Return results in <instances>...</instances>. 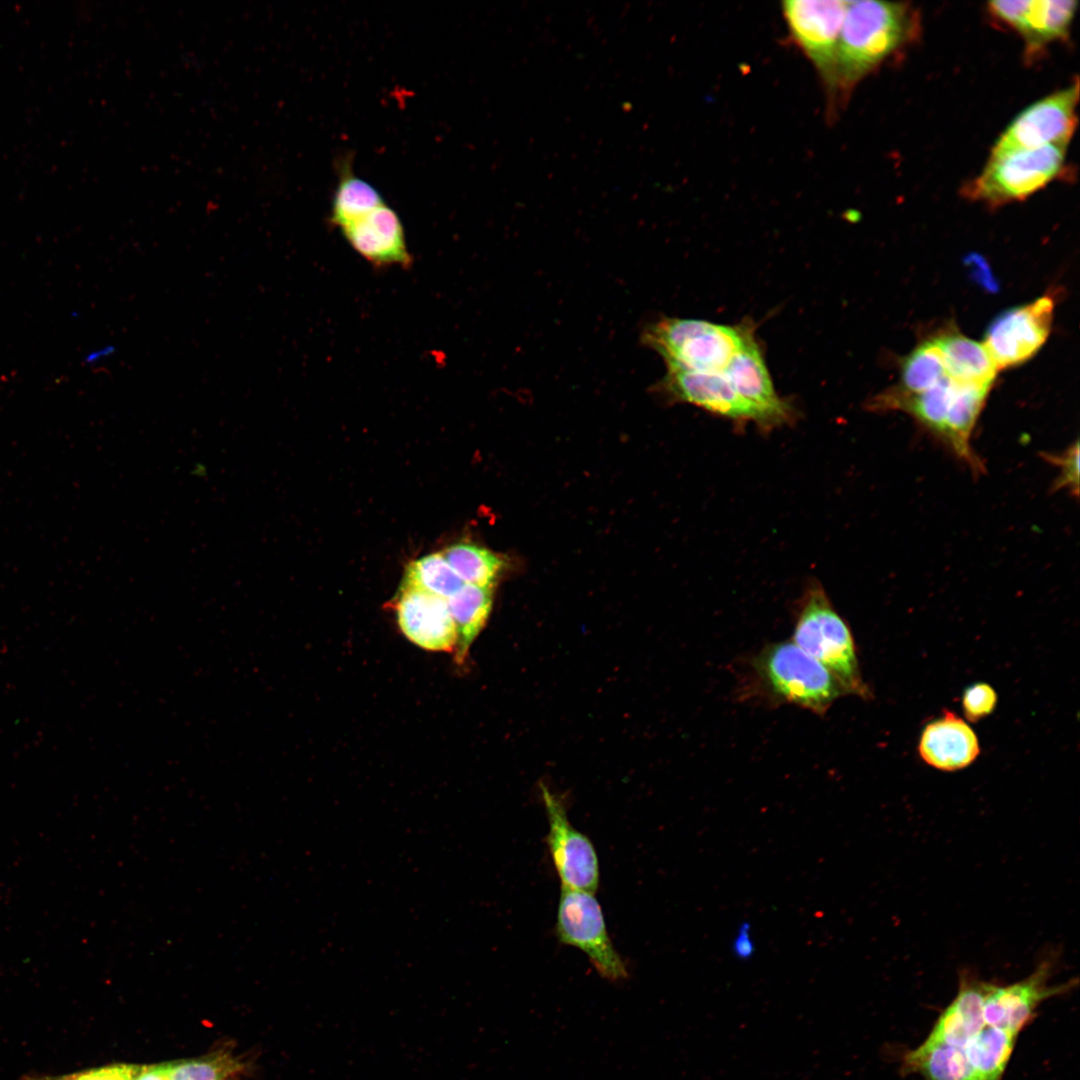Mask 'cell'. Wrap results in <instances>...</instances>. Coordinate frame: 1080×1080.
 Listing matches in <instances>:
<instances>
[{
	"label": "cell",
	"mask_w": 1080,
	"mask_h": 1080,
	"mask_svg": "<svg viewBox=\"0 0 1080 1080\" xmlns=\"http://www.w3.org/2000/svg\"><path fill=\"white\" fill-rule=\"evenodd\" d=\"M917 16L908 3L848 1L835 67V107L885 59L911 39Z\"/></svg>",
	"instance_id": "cell-1"
},
{
	"label": "cell",
	"mask_w": 1080,
	"mask_h": 1080,
	"mask_svg": "<svg viewBox=\"0 0 1080 1080\" xmlns=\"http://www.w3.org/2000/svg\"><path fill=\"white\" fill-rule=\"evenodd\" d=\"M792 641L833 675L844 695L864 699L871 696L861 674L852 632L815 580L800 601Z\"/></svg>",
	"instance_id": "cell-2"
},
{
	"label": "cell",
	"mask_w": 1080,
	"mask_h": 1080,
	"mask_svg": "<svg viewBox=\"0 0 1080 1080\" xmlns=\"http://www.w3.org/2000/svg\"><path fill=\"white\" fill-rule=\"evenodd\" d=\"M752 333L746 323L729 326L663 317L643 330L641 341L662 357L666 368L722 372Z\"/></svg>",
	"instance_id": "cell-3"
},
{
	"label": "cell",
	"mask_w": 1080,
	"mask_h": 1080,
	"mask_svg": "<svg viewBox=\"0 0 1080 1080\" xmlns=\"http://www.w3.org/2000/svg\"><path fill=\"white\" fill-rule=\"evenodd\" d=\"M751 666L771 698L815 714H825L844 695L833 675L792 640L767 645Z\"/></svg>",
	"instance_id": "cell-4"
},
{
	"label": "cell",
	"mask_w": 1080,
	"mask_h": 1080,
	"mask_svg": "<svg viewBox=\"0 0 1080 1080\" xmlns=\"http://www.w3.org/2000/svg\"><path fill=\"white\" fill-rule=\"evenodd\" d=\"M1066 144L1019 150L990 157L964 190L970 199L998 206L1022 200L1051 182L1061 171Z\"/></svg>",
	"instance_id": "cell-5"
},
{
	"label": "cell",
	"mask_w": 1080,
	"mask_h": 1080,
	"mask_svg": "<svg viewBox=\"0 0 1080 1080\" xmlns=\"http://www.w3.org/2000/svg\"><path fill=\"white\" fill-rule=\"evenodd\" d=\"M847 4L844 0H786L781 7L792 41L823 83L831 116L836 112V56Z\"/></svg>",
	"instance_id": "cell-6"
},
{
	"label": "cell",
	"mask_w": 1080,
	"mask_h": 1080,
	"mask_svg": "<svg viewBox=\"0 0 1080 1080\" xmlns=\"http://www.w3.org/2000/svg\"><path fill=\"white\" fill-rule=\"evenodd\" d=\"M555 930L559 941L584 952L606 981L620 983L629 978L627 965L608 934L594 893L562 888Z\"/></svg>",
	"instance_id": "cell-7"
},
{
	"label": "cell",
	"mask_w": 1080,
	"mask_h": 1080,
	"mask_svg": "<svg viewBox=\"0 0 1080 1080\" xmlns=\"http://www.w3.org/2000/svg\"><path fill=\"white\" fill-rule=\"evenodd\" d=\"M1079 84L1058 90L1025 108L1002 132L990 157L1053 144L1068 145L1077 125Z\"/></svg>",
	"instance_id": "cell-8"
},
{
	"label": "cell",
	"mask_w": 1080,
	"mask_h": 1080,
	"mask_svg": "<svg viewBox=\"0 0 1080 1080\" xmlns=\"http://www.w3.org/2000/svg\"><path fill=\"white\" fill-rule=\"evenodd\" d=\"M548 819L546 843L562 888L595 893L599 861L593 843L569 821L563 801L540 785Z\"/></svg>",
	"instance_id": "cell-9"
},
{
	"label": "cell",
	"mask_w": 1080,
	"mask_h": 1080,
	"mask_svg": "<svg viewBox=\"0 0 1080 1080\" xmlns=\"http://www.w3.org/2000/svg\"><path fill=\"white\" fill-rule=\"evenodd\" d=\"M1053 308L1052 299L1044 296L994 319L983 345L997 370L1023 363L1041 348L1050 332Z\"/></svg>",
	"instance_id": "cell-10"
},
{
	"label": "cell",
	"mask_w": 1080,
	"mask_h": 1080,
	"mask_svg": "<svg viewBox=\"0 0 1080 1080\" xmlns=\"http://www.w3.org/2000/svg\"><path fill=\"white\" fill-rule=\"evenodd\" d=\"M654 391L669 402L689 403L737 424L755 423V409L734 389L723 372H699L666 368Z\"/></svg>",
	"instance_id": "cell-11"
},
{
	"label": "cell",
	"mask_w": 1080,
	"mask_h": 1080,
	"mask_svg": "<svg viewBox=\"0 0 1080 1080\" xmlns=\"http://www.w3.org/2000/svg\"><path fill=\"white\" fill-rule=\"evenodd\" d=\"M1053 967V961L1046 958L1021 981L1008 985L991 983L984 1002L985 1023L1018 1035L1043 1001L1066 993L1077 984L1070 980L1049 985Z\"/></svg>",
	"instance_id": "cell-12"
},
{
	"label": "cell",
	"mask_w": 1080,
	"mask_h": 1080,
	"mask_svg": "<svg viewBox=\"0 0 1080 1080\" xmlns=\"http://www.w3.org/2000/svg\"><path fill=\"white\" fill-rule=\"evenodd\" d=\"M722 372L737 393L755 409L761 430L769 431L796 420L794 407L774 389L754 333Z\"/></svg>",
	"instance_id": "cell-13"
},
{
	"label": "cell",
	"mask_w": 1080,
	"mask_h": 1080,
	"mask_svg": "<svg viewBox=\"0 0 1080 1080\" xmlns=\"http://www.w3.org/2000/svg\"><path fill=\"white\" fill-rule=\"evenodd\" d=\"M1077 2L1070 0H1015L988 3L990 14L1014 29L1032 53L1058 39L1070 29Z\"/></svg>",
	"instance_id": "cell-14"
},
{
	"label": "cell",
	"mask_w": 1080,
	"mask_h": 1080,
	"mask_svg": "<svg viewBox=\"0 0 1080 1080\" xmlns=\"http://www.w3.org/2000/svg\"><path fill=\"white\" fill-rule=\"evenodd\" d=\"M395 610L401 632L418 647L436 652L456 648L457 632L446 599L401 586Z\"/></svg>",
	"instance_id": "cell-15"
},
{
	"label": "cell",
	"mask_w": 1080,
	"mask_h": 1080,
	"mask_svg": "<svg viewBox=\"0 0 1080 1080\" xmlns=\"http://www.w3.org/2000/svg\"><path fill=\"white\" fill-rule=\"evenodd\" d=\"M918 752L929 766L953 772L970 766L980 754L977 734L950 710L928 722L921 731Z\"/></svg>",
	"instance_id": "cell-16"
},
{
	"label": "cell",
	"mask_w": 1080,
	"mask_h": 1080,
	"mask_svg": "<svg viewBox=\"0 0 1080 1080\" xmlns=\"http://www.w3.org/2000/svg\"><path fill=\"white\" fill-rule=\"evenodd\" d=\"M341 230L351 247L371 263L407 266L411 262L401 220L385 203Z\"/></svg>",
	"instance_id": "cell-17"
},
{
	"label": "cell",
	"mask_w": 1080,
	"mask_h": 1080,
	"mask_svg": "<svg viewBox=\"0 0 1080 1080\" xmlns=\"http://www.w3.org/2000/svg\"><path fill=\"white\" fill-rule=\"evenodd\" d=\"M990 986L991 982L961 972L955 998L940 1015L927 1039L964 1048L986 1025L984 1002Z\"/></svg>",
	"instance_id": "cell-18"
},
{
	"label": "cell",
	"mask_w": 1080,
	"mask_h": 1080,
	"mask_svg": "<svg viewBox=\"0 0 1080 1080\" xmlns=\"http://www.w3.org/2000/svg\"><path fill=\"white\" fill-rule=\"evenodd\" d=\"M990 388L988 385L957 383L942 437V441L976 472L982 470V464L969 441Z\"/></svg>",
	"instance_id": "cell-19"
},
{
	"label": "cell",
	"mask_w": 1080,
	"mask_h": 1080,
	"mask_svg": "<svg viewBox=\"0 0 1080 1080\" xmlns=\"http://www.w3.org/2000/svg\"><path fill=\"white\" fill-rule=\"evenodd\" d=\"M949 377L959 383L991 386L997 368L983 344L960 334L934 339Z\"/></svg>",
	"instance_id": "cell-20"
},
{
	"label": "cell",
	"mask_w": 1080,
	"mask_h": 1080,
	"mask_svg": "<svg viewBox=\"0 0 1080 1080\" xmlns=\"http://www.w3.org/2000/svg\"><path fill=\"white\" fill-rule=\"evenodd\" d=\"M903 1067L925 1080H980L963 1048L928 1039L905 1055Z\"/></svg>",
	"instance_id": "cell-21"
},
{
	"label": "cell",
	"mask_w": 1080,
	"mask_h": 1080,
	"mask_svg": "<svg viewBox=\"0 0 1080 1080\" xmlns=\"http://www.w3.org/2000/svg\"><path fill=\"white\" fill-rule=\"evenodd\" d=\"M493 602V587L463 586L447 599L457 632L456 658L463 661L472 642L486 624Z\"/></svg>",
	"instance_id": "cell-22"
},
{
	"label": "cell",
	"mask_w": 1080,
	"mask_h": 1080,
	"mask_svg": "<svg viewBox=\"0 0 1080 1080\" xmlns=\"http://www.w3.org/2000/svg\"><path fill=\"white\" fill-rule=\"evenodd\" d=\"M1017 1035L985 1025L963 1048L980 1080H1001L1013 1052Z\"/></svg>",
	"instance_id": "cell-23"
},
{
	"label": "cell",
	"mask_w": 1080,
	"mask_h": 1080,
	"mask_svg": "<svg viewBox=\"0 0 1080 1080\" xmlns=\"http://www.w3.org/2000/svg\"><path fill=\"white\" fill-rule=\"evenodd\" d=\"M442 553L465 584L493 587L506 566L501 555L474 543H455Z\"/></svg>",
	"instance_id": "cell-24"
},
{
	"label": "cell",
	"mask_w": 1080,
	"mask_h": 1080,
	"mask_svg": "<svg viewBox=\"0 0 1080 1080\" xmlns=\"http://www.w3.org/2000/svg\"><path fill=\"white\" fill-rule=\"evenodd\" d=\"M382 203L383 199L375 187L354 175L350 169H343L332 200L331 222L342 229Z\"/></svg>",
	"instance_id": "cell-25"
},
{
	"label": "cell",
	"mask_w": 1080,
	"mask_h": 1080,
	"mask_svg": "<svg viewBox=\"0 0 1080 1080\" xmlns=\"http://www.w3.org/2000/svg\"><path fill=\"white\" fill-rule=\"evenodd\" d=\"M463 584L443 553L436 552L410 562L402 586L420 589L447 600Z\"/></svg>",
	"instance_id": "cell-26"
},
{
	"label": "cell",
	"mask_w": 1080,
	"mask_h": 1080,
	"mask_svg": "<svg viewBox=\"0 0 1080 1080\" xmlns=\"http://www.w3.org/2000/svg\"><path fill=\"white\" fill-rule=\"evenodd\" d=\"M946 370L940 350L934 340L919 345L905 360L898 393L913 395L921 393L944 376Z\"/></svg>",
	"instance_id": "cell-27"
},
{
	"label": "cell",
	"mask_w": 1080,
	"mask_h": 1080,
	"mask_svg": "<svg viewBox=\"0 0 1080 1080\" xmlns=\"http://www.w3.org/2000/svg\"><path fill=\"white\" fill-rule=\"evenodd\" d=\"M167 1080H232L243 1064L228 1053L165 1064Z\"/></svg>",
	"instance_id": "cell-28"
},
{
	"label": "cell",
	"mask_w": 1080,
	"mask_h": 1080,
	"mask_svg": "<svg viewBox=\"0 0 1080 1080\" xmlns=\"http://www.w3.org/2000/svg\"><path fill=\"white\" fill-rule=\"evenodd\" d=\"M961 702L965 718L969 722H978L993 713L998 695L988 683L976 682L965 688Z\"/></svg>",
	"instance_id": "cell-29"
},
{
	"label": "cell",
	"mask_w": 1080,
	"mask_h": 1080,
	"mask_svg": "<svg viewBox=\"0 0 1080 1080\" xmlns=\"http://www.w3.org/2000/svg\"><path fill=\"white\" fill-rule=\"evenodd\" d=\"M1050 464L1057 465L1060 474L1052 490L1067 489L1073 496L1079 495V442L1076 440L1061 454H1042Z\"/></svg>",
	"instance_id": "cell-30"
},
{
	"label": "cell",
	"mask_w": 1080,
	"mask_h": 1080,
	"mask_svg": "<svg viewBox=\"0 0 1080 1080\" xmlns=\"http://www.w3.org/2000/svg\"><path fill=\"white\" fill-rule=\"evenodd\" d=\"M138 1066L118 1064L93 1069L73 1075L69 1080H133Z\"/></svg>",
	"instance_id": "cell-31"
},
{
	"label": "cell",
	"mask_w": 1080,
	"mask_h": 1080,
	"mask_svg": "<svg viewBox=\"0 0 1080 1080\" xmlns=\"http://www.w3.org/2000/svg\"><path fill=\"white\" fill-rule=\"evenodd\" d=\"M756 951L751 924L743 921L736 929L731 941V952L741 960L750 959Z\"/></svg>",
	"instance_id": "cell-32"
},
{
	"label": "cell",
	"mask_w": 1080,
	"mask_h": 1080,
	"mask_svg": "<svg viewBox=\"0 0 1080 1080\" xmlns=\"http://www.w3.org/2000/svg\"><path fill=\"white\" fill-rule=\"evenodd\" d=\"M133 1080H167L165 1064L138 1066Z\"/></svg>",
	"instance_id": "cell-33"
},
{
	"label": "cell",
	"mask_w": 1080,
	"mask_h": 1080,
	"mask_svg": "<svg viewBox=\"0 0 1080 1080\" xmlns=\"http://www.w3.org/2000/svg\"><path fill=\"white\" fill-rule=\"evenodd\" d=\"M115 352L114 346L107 345L101 348L94 349L85 354L83 362L87 365H94L102 361V359L108 358Z\"/></svg>",
	"instance_id": "cell-34"
},
{
	"label": "cell",
	"mask_w": 1080,
	"mask_h": 1080,
	"mask_svg": "<svg viewBox=\"0 0 1080 1080\" xmlns=\"http://www.w3.org/2000/svg\"><path fill=\"white\" fill-rule=\"evenodd\" d=\"M46 1080H69V1078H68V1076H65V1077L54 1078V1079L49 1078V1079H46Z\"/></svg>",
	"instance_id": "cell-35"
}]
</instances>
